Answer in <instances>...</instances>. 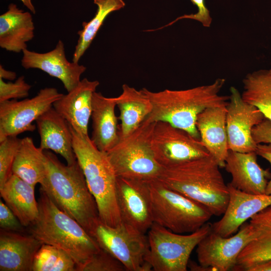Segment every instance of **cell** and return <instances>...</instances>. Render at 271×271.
I'll return each instance as SVG.
<instances>
[{
    "instance_id": "obj_15",
    "label": "cell",
    "mask_w": 271,
    "mask_h": 271,
    "mask_svg": "<svg viewBox=\"0 0 271 271\" xmlns=\"http://www.w3.org/2000/svg\"><path fill=\"white\" fill-rule=\"evenodd\" d=\"M21 65L25 69H38L59 79L67 92L74 89L81 80L86 68L66 58L63 42L59 40L54 49L46 53L23 50Z\"/></svg>"
},
{
    "instance_id": "obj_12",
    "label": "cell",
    "mask_w": 271,
    "mask_h": 271,
    "mask_svg": "<svg viewBox=\"0 0 271 271\" xmlns=\"http://www.w3.org/2000/svg\"><path fill=\"white\" fill-rule=\"evenodd\" d=\"M252 238V230L246 221L229 237L221 236L211 230L196 247L198 262L211 271L232 270L239 254Z\"/></svg>"
},
{
    "instance_id": "obj_11",
    "label": "cell",
    "mask_w": 271,
    "mask_h": 271,
    "mask_svg": "<svg viewBox=\"0 0 271 271\" xmlns=\"http://www.w3.org/2000/svg\"><path fill=\"white\" fill-rule=\"evenodd\" d=\"M151 146L156 160L163 168L210 155L200 139L165 121L155 122Z\"/></svg>"
},
{
    "instance_id": "obj_37",
    "label": "cell",
    "mask_w": 271,
    "mask_h": 271,
    "mask_svg": "<svg viewBox=\"0 0 271 271\" xmlns=\"http://www.w3.org/2000/svg\"><path fill=\"white\" fill-rule=\"evenodd\" d=\"M255 152L257 156L267 161L271 165V144H258ZM265 194L271 195V178L267 183Z\"/></svg>"
},
{
    "instance_id": "obj_38",
    "label": "cell",
    "mask_w": 271,
    "mask_h": 271,
    "mask_svg": "<svg viewBox=\"0 0 271 271\" xmlns=\"http://www.w3.org/2000/svg\"><path fill=\"white\" fill-rule=\"evenodd\" d=\"M243 271H271V259L258 262L243 269Z\"/></svg>"
},
{
    "instance_id": "obj_17",
    "label": "cell",
    "mask_w": 271,
    "mask_h": 271,
    "mask_svg": "<svg viewBox=\"0 0 271 271\" xmlns=\"http://www.w3.org/2000/svg\"><path fill=\"white\" fill-rule=\"evenodd\" d=\"M257 156L255 152L241 153L229 150L224 168L231 176L230 185L248 194H265L271 173L269 169H264L259 165Z\"/></svg>"
},
{
    "instance_id": "obj_14",
    "label": "cell",
    "mask_w": 271,
    "mask_h": 271,
    "mask_svg": "<svg viewBox=\"0 0 271 271\" xmlns=\"http://www.w3.org/2000/svg\"><path fill=\"white\" fill-rule=\"evenodd\" d=\"M116 196L121 222L147 233L154 223L148 181L117 177Z\"/></svg>"
},
{
    "instance_id": "obj_5",
    "label": "cell",
    "mask_w": 271,
    "mask_h": 271,
    "mask_svg": "<svg viewBox=\"0 0 271 271\" xmlns=\"http://www.w3.org/2000/svg\"><path fill=\"white\" fill-rule=\"evenodd\" d=\"M71 128L74 152L96 203L99 219L116 226L122 222L116 196L117 177L113 168L106 152L99 150L88 135Z\"/></svg>"
},
{
    "instance_id": "obj_28",
    "label": "cell",
    "mask_w": 271,
    "mask_h": 271,
    "mask_svg": "<svg viewBox=\"0 0 271 271\" xmlns=\"http://www.w3.org/2000/svg\"><path fill=\"white\" fill-rule=\"evenodd\" d=\"M242 98L271 121V68L249 73L242 81Z\"/></svg>"
},
{
    "instance_id": "obj_4",
    "label": "cell",
    "mask_w": 271,
    "mask_h": 271,
    "mask_svg": "<svg viewBox=\"0 0 271 271\" xmlns=\"http://www.w3.org/2000/svg\"><path fill=\"white\" fill-rule=\"evenodd\" d=\"M40 192L39 215L28 227L30 234L43 244L66 251L75 261L77 271H81L101 247L79 223L58 208L41 189Z\"/></svg>"
},
{
    "instance_id": "obj_13",
    "label": "cell",
    "mask_w": 271,
    "mask_h": 271,
    "mask_svg": "<svg viewBox=\"0 0 271 271\" xmlns=\"http://www.w3.org/2000/svg\"><path fill=\"white\" fill-rule=\"evenodd\" d=\"M226 107V131L229 151L255 152L257 144L252 136L253 128L265 117L255 106L246 102L235 87L230 89Z\"/></svg>"
},
{
    "instance_id": "obj_3",
    "label": "cell",
    "mask_w": 271,
    "mask_h": 271,
    "mask_svg": "<svg viewBox=\"0 0 271 271\" xmlns=\"http://www.w3.org/2000/svg\"><path fill=\"white\" fill-rule=\"evenodd\" d=\"M225 82L218 78L213 83L184 90H142L150 100L152 110L145 119L150 122L165 121L184 129L200 139L196 127L198 115L207 108L226 106L229 96L219 94Z\"/></svg>"
},
{
    "instance_id": "obj_32",
    "label": "cell",
    "mask_w": 271,
    "mask_h": 271,
    "mask_svg": "<svg viewBox=\"0 0 271 271\" xmlns=\"http://www.w3.org/2000/svg\"><path fill=\"white\" fill-rule=\"evenodd\" d=\"M122 263L106 250L101 249L84 265L81 271H124Z\"/></svg>"
},
{
    "instance_id": "obj_21",
    "label": "cell",
    "mask_w": 271,
    "mask_h": 271,
    "mask_svg": "<svg viewBox=\"0 0 271 271\" xmlns=\"http://www.w3.org/2000/svg\"><path fill=\"white\" fill-rule=\"evenodd\" d=\"M226 106L207 108L198 115L196 121L202 144L220 168H224L229 151Z\"/></svg>"
},
{
    "instance_id": "obj_34",
    "label": "cell",
    "mask_w": 271,
    "mask_h": 271,
    "mask_svg": "<svg viewBox=\"0 0 271 271\" xmlns=\"http://www.w3.org/2000/svg\"><path fill=\"white\" fill-rule=\"evenodd\" d=\"M0 227L2 229L19 232H23L25 228L13 211L2 200L0 201Z\"/></svg>"
},
{
    "instance_id": "obj_20",
    "label": "cell",
    "mask_w": 271,
    "mask_h": 271,
    "mask_svg": "<svg viewBox=\"0 0 271 271\" xmlns=\"http://www.w3.org/2000/svg\"><path fill=\"white\" fill-rule=\"evenodd\" d=\"M40 137V147L59 154L70 165L77 161L71 126L52 106L36 120Z\"/></svg>"
},
{
    "instance_id": "obj_7",
    "label": "cell",
    "mask_w": 271,
    "mask_h": 271,
    "mask_svg": "<svg viewBox=\"0 0 271 271\" xmlns=\"http://www.w3.org/2000/svg\"><path fill=\"white\" fill-rule=\"evenodd\" d=\"M154 223L174 232L195 231L213 215L202 204L164 185L158 179L148 181Z\"/></svg>"
},
{
    "instance_id": "obj_22",
    "label": "cell",
    "mask_w": 271,
    "mask_h": 271,
    "mask_svg": "<svg viewBox=\"0 0 271 271\" xmlns=\"http://www.w3.org/2000/svg\"><path fill=\"white\" fill-rule=\"evenodd\" d=\"M114 97H106L95 92L92 101V133L91 141L100 151L107 152L118 142L119 126L115 113Z\"/></svg>"
},
{
    "instance_id": "obj_27",
    "label": "cell",
    "mask_w": 271,
    "mask_h": 271,
    "mask_svg": "<svg viewBox=\"0 0 271 271\" xmlns=\"http://www.w3.org/2000/svg\"><path fill=\"white\" fill-rule=\"evenodd\" d=\"M12 172L35 187L44 179L46 173L44 150L37 147L32 138L22 139L12 167Z\"/></svg>"
},
{
    "instance_id": "obj_33",
    "label": "cell",
    "mask_w": 271,
    "mask_h": 271,
    "mask_svg": "<svg viewBox=\"0 0 271 271\" xmlns=\"http://www.w3.org/2000/svg\"><path fill=\"white\" fill-rule=\"evenodd\" d=\"M32 86L25 80L24 76L14 82H5L0 78V102L27 97Z\"/></svg>"
},
{
    "instance_id": "obj_25",
    "label": "cell",
    "mask_w": 271,
    "mask_h": 271,
    "mask_svg": "<svg viewBox=\"0 0 271 271\" xmlns=\"http://www.w3.org/2000/svg\"><path fill=\"white\" fill-rule=\"evenodd\" d=\"M1 196L24 227H28L39 215L35 187L12 174L0 188Z\"/></svg>"
},
{
    "instance_id": "obj_8",
    "label": "cell",
    "mask_w": 271,
    "mask_h": 271,
    "mask_svg": "<svg viewBox=\"0 0 271 271\" xmlns=\"http://www.w3.org/2000/svg\"><path fill=\"white\" fill-rule=\"evenodd\" d=\"M211 230L207 222L195 231L181 234L154 223L147 232L146 260L155 271H186L192 251Z\"/></svg>"
},
{
    "instance_id": "obj_30",
    "label": "cell",
    "mask_w": 271,
    "mask_h": 271,
    "mask_svg": "<svg viewBox=\"0 0 271 271\" xmlns=\"http://www.w3.org/2000/svg\"><path fill=\"white\" fill-rule=\"evenodd\" d=\"M76 270L75 261L66 251L44 243L35 255L32 267V271Z\"/></svg>"
},
{
    "instance_id": "obj_26",
    "label": "cell",
    "mask_w": 271,
    "mask_h": 271,
    "mask_svg": "<svg viewBox=\"0 0 271 271\" xmlns=\"http://www.w3.org/2000/svg\"><path fill=\"white\" fill-rule=\"evenodd\" d=\"M120 114L119 135L125 136L137 128L150 114L152 104L147 96L141 89L124 84L122 92L114 97Z\"/></svg>"
},
{
    "instance_id": "obj_18",
    "label": "cell",
    "mask_w": 271,
    "mask_h": 271,
    "mask_svg": "<svg viewBox=\"0 0 271 271\" xmlns=\"http://www.w3.org/2000/svg\"><path fill=\"white\" fill-rule=\"evenodd\" d=\"M99 85V81H90L85 78L53 104L54 109L78 133L88 135L93 94Z\"/></svg>"
},
{
    "instance_id": "obj_29",
    "label": "cell",
    "mask_w": 271,
    "mask_h": 271,
    "mask_svg": "<svg viewBox=\"0 0 271 271\" xmlns=\"http://www.w3.org/2000/svg\"><path fill=\"white\" fill-rule=\"evenodd\" d=\"M97 7L94 17L89 22L82 23V29L77 34L79 38L73 54L72 61L78 63L91 45L103 23L111 13L124 7L123 0H94Z\"/></svg>"
},
{
    "instance_id": "obj_39",
    "label": "cell",
    "mask_w": 271,
    "mask_h": 271,
    "mask_svg": "<svg viewBox=\"0 0 271 271\" xmlns=\"http://www.w3.org/2000/svg\"><path fill=\"white\" fill-rule=\"evenodd\" d=\"M16 72L6 70L2 65H0V78L3 79L14 80L16 79Z\"/></svg>"
},
{
    "instance_id": "obj_16",
    "label": "cell",
    "mask_w": 271,
    "mask_h": 271,
    "mask_svg": "<svg viewBox=\"0 0 271 271\" xmlns=\"http://www.w3.org/2000/svg\"><path fill=\"white\" fill-rule=\"evenodd\" d=\"M229 198L222 217L211 224L212 230L223 237L236 233L254 215L271 205V195H255L240 191L227 184Z\"/></svg>"
},
{
    "instance_id": "obj_19",
    "label": "cell",
    "mask_w": 271,
    "mask_h": 271,
    "mask_svg": "<svg viewBox=\"0 0 271 271\" xmlns=\"http://www.w3.org/2000/svg\"><path fill=\"white\" fill-rule=\"evenodd\" d=\"M43 243L32 235L0 231V270L32 271L33 261Z\"/></svg>"
},
{
    "instance_id": "obj_40",
    "label": "cell",
    "mask_w": 271,
    "mask_h": 271,
    "mask_svg": "<svg viewBox=\"0 0 271 271\" xmlns=\"http://www.w3.org/2000/svg\"><path fill=\"white\" fill-rule=\"evenodd\" d=\"M24 5L30 11L31 13H32L34 14H35L36 13V10L35 9L34 6L32 3L31 0H20Z\"/></svg>"
},
{
    "instance_id": "obj_9",
    "label": "cell",
    "mask_w": 271,
    "mask_h": 271,
    "mask_svg": "<svg viewBox=\"0 0 271 271\" xmlns=\"http://www.w3.org/2000/svg\"><path fill=\"white\" fill-rule=\"evenodd\" d=\"M90 235L101 248L120 261L128 271H150L151 265L146 260L149 251L147 235L121 222L113 227L99 219Z\"/></svg>"
},
{
    "instance_id": "obj_36",
    "label": "cell",
    "mask_w": 271,
    "mask_h": 271,
    "mask_svg": "<svg viewBox=\"0 0 271 271\" xmlns=\"http://www.w3.org/2000/svg\"><path fill=\"white\" fill-rule=\"evenodd\" d=\"M252 136L257 144H271V121L264 118L252 130Z\"/></svg>"
},
{
    "instance_id": "obj_6",
    "label": "cell",
    "mask_w": 271,
    "mask_h": 271,
    "mask_svg": "<svg viewBox=\"0 0 271 271\" xmlns=\"http://www.w3.org/2000/svg\"><path fill=\"white\" fill-rule=\"evenodd\" d=\"M155 122L144 120L128 134L120 136L106 152L117 177L146 181L158 179L163 167L156 160L151 146Z\"/></svg>"
},
{
    "instance_id": "obj_10",
    "label": "cell",
    "mask_w": 271,
    "mask_h": 271,
    "mask_svg": "<svg viewBox=\"0 0 271 271\" xmlns=\"http://www.w3.org/2000/svg\"><path fill=\"white\" fill-rule=\"evenodd\" d=\"M63 95L54 87H45L31 98L0 102V141L35 130L33 121L52 107Z\"/></svg>"
},
{
    "instance_id": "obj_24",
    "label": "cell",
    "mask_w": 271,
    "mask_h": 271,
    "mask_svg": "<svg viewBox=\"0 0 271 271\" xmlns=\"http://www.w3.org/2000/svg\"><path fill=\"white\" fill-rule=\"evenodd\" d=\"M32 16L10 4L0 16V47L10 52L20 53L27 49V43L34 37Z\"/></svg>"
},
{
    "instance_id": "obj_1",
    "label": "cell",
    "mask_w": 271,
    "mask_h": 271,
    "mask_svg": "<svg viewBox=\"0 0 271 271\" xmlns=\"http://www.w3.org/2000/svg\"><path fill=\"white\" fill-rule=\"evenodd\" d=\"M211 155L164 167L158 180L168 188L207 207L220 216L227 207L228 185Z\"/></svg>"
},
{
    "instance_id": "obj_2",
    "label": "cell",
    "mask_w": 271,
    "mask_h": 271,
    "mask_svg": "<svg viewBox=\"0 0 271 271\" xmlns=\"http://www.w3.org/2000/svg\"><path fill=\"white\" fill-rule=\"evenodd\" d=\"M46 175L42 190L61 210L79 223L90 234L99 219L95 200L77 161L64 165L55 155L44 151Z\"/></svg>"
},
{
    "instance_id": "obj_31",
    "label": "cell",
    "mask_w": 271,
    "mask_h": 271,
    "mask_svg": "<svg viewBox=\"0 0 271 271\" xmlns=\"http://www.w3.org/2000/svg\"><path fill=\"white\" fill-rule=\"evenodd\" d=\"M22 139L9 136L0 141V188L13 174V165Z\"/></svg>"
},
{
    "instance_id": "obj_23",
    "label": "cell",
    "mask_w": 271,
    "mask_h": 271,
    "mask_svg": "<svg viewBox=\"0 0 271 271\" xmlns=\"http://www.w3.org/2000/svg\"><path fill=\"white\" fill-rule=\"evenodd\" d=\"M248 222L252 238L239 254L232 270H242L271 259V205L254 215Z\"/></svg>"
},
{
    "instance_id": "obj_35",
    "label": "cell",
    "mask_w": 271,
    "mask_h": 271,
    "mask_svg": "<svg viewBox=\"0 0 271 271\" xmlns=\"http://www.w3.org/2000/svg\"><path fill=\"white\" fill-rule=\"evenodd\" d=\"M197 7L198 11L195 14L184 15L178 17L173 22L168 24L166 27L169 26L179 20L187 19L194 20L201 23L205 27H209L212 23V18L209 11L205 4V0H190Z\"/></svg>"
}]
</instances>
